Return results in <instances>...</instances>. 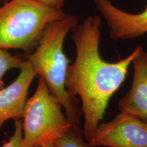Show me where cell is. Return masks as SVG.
<instances>
[{
  "mask_svg": "<svg viewBox=\"0 0 147 147\" xmlns=\"http://www.w3.org/2000/svg\"><path fill=\"white\" fill-rule=\"evenodd\" d=\"M101 23L100 16H91L72 29L76 59L67 67L65 78L67 90L81 100L82 132L88 142L104 119L110 98L125 80L134 59L143 49L138 47L117 62L104 60L99 49Z\"/></svg>",
  "mask_w": 147,
  "mask_h": 147,
  "instance_id": "6da1fadb",
  "label": "cell"
},
{
  "mask_svg": "<svg viewBox=\"0 0 147 147\" xmlns=\"http://www.w3.org/2000/svg\"><path fill=\"white\" fill-rule=\"evenodd\" d=\"M76 16L65 14L61 19L48 25L36 50L27 57L36 76L45 80L51 93L61 104L72 127L82 129V108L78 100L67 90L65 78L69 59L63 52V43L70 30L78 25Z\"/></svg>",
  "mask_w": 147,
  "mask_h": 147,
  "instance_id": "7a4b0ae2",
  "label": "cell"
},
{
  "mask_svg": "<svg viewBox=\"0 0 147 147\" xmlns=\"http://www.w3.org/2000/svg\"><path fill=\"white\" fill-rule=\"evenodd\" d=\"M65 16L36 0H10L0 7V48L29 51L48 25Z\"/></svg>",
  "mask_w": 147,
  "mask_h": 147,
  "instance_id": "3957f363",
  "label": "cell"
},
{
  "mask_svg": "<svg viewBox=\"0 0 147 147\" xmlns=\"http://www.w3.org/2000/svg\"><path fill=\"white\" fill-rule=\"evenodd\" d=\"M23 147L56 142L72 125L61 104L42 78L27 99L23 115Z\"/></svg>",
  "mask_w": 147,
  "mask_h": 147,
  "instance_id": "277c9868",
  "label": "cell"
},
{
  "mask_svg": "<svg viewBox=\"0 0 147 147\" xmlns=\"http://www.w3.org/2000/svg\"><path fill=\"white\" fill-rule=\"evenodd\" d=\"M91 147H147V123L124 113L113 120L100 123Z\"/></svg>",
  "mask_w": 147,
  "mask_h": 147,
  "instance_id": "5b68a950",
  "label": "cell"
},
{
  "mask_svg": "<svg viewBox=\"0 0 147 147\" xmlns=\"http://www.w3.org/2000/svg\"><path fill=\"white\" fill-rule=\"evenodd\" d=\"M94 2L107 23L112 40L134 39L147 33V6L141 13L130 14L117 8L109 0Z\"/></svg>",
  "mask_w": 147,
  "mask_h": 147,
  "instance_id": "8992f818",
  "label": "cell"
},
{
  "mask_svg": "<svg viewBox=\"0 0 147 147\" xmlns=\"http://www.w3.org/2000/svg\"><path fill=\"white\" fill-rule=\"evenodd\" d=\"M35 76L34 69L27 61L17 78L8 87L0 89V129L10 119L23 118L29 88Z\"/></svg>",
  "mask_w": 147,
  "mask_h": 147,
  "instance_id": "52a82bcc",
  "label": "cell"
},
{
  "mask_svg": "<svg viewBox=\"0 0 147 147\" xmlns=\"http://www.w3.org/2000/svg\"><path fill=\"white\" fill-rule=\"evenodd\" d=\"M131 87L119 102V110L147 123V52L142 49L134 59Z\"/></svg>",
  "mask_w": 147,
  "mask_h": 147,
  "instance_id": "ba28073f",
  "label": "cell"
},
{
  "mask_svg": "<svg viewBox=\"0 0 147 147\" xmlns=\"http://www.w3.org/2000/svg\"><path fill=\"white\" fill-rule=\"evenodd\" d=\"M27 61H23L12 55L7 50L0 48V89L3 87V78L6 72L12 69H21L27 65Z\"/></svg>",
  "mask_w": 147,
  "mask_h": 147,
  "instance_id": "9c48e42d",
  "label": "cell"
},
{
  "mask_svg": "<svg viewBox=\"0 0 147 147\" xmlns=\"http://www.w3.org/2000/svg\"><path fill=\"white\" fill-rule=\"evenodd\" d=\"M82 129L71 127L56 141L57 147H91L84 141Z\"/></svg>",
  "mask_w": 147,
  "mask_h": 147,
  "instance_id": "30bf717a",
  "label": "cell"
},
{
  "mask_svg": "<svg viewBox=\"0 0 147 147\" xmlns=\"http://www.w3.org/2000/svg\"><path fill=\"white\" fill-rule=\"evenodd\" d=\"M23 122L21 119L14 121V131L8 142L1 147H23Z\"/></svg>",
  "mask_w": 147,
  "mask_h": 147,
  "instance_id": "8fae6325",
  "label": "cell"
},
{
  "mask_svg": "<svg viewBox=\"0 0 147 147\" xmlns=\"http://www.w3.org/2000/svg\"><path fill=\"white\" fill-rule=\"evenodd\" d=\"M48 6L52 7L53 8L62 10L65 0H36Z\"/></svg>",
  "mask_w": 147,
  "mask_h": 147,
  "instance_id": "7c38bea8",
  "label": "cell"
},
{
  "mask_svg": "<svg viewBox=\"0 0 147 147\" xmlns=\"http://www.w3.org/2000/svg\"><path fill=\"white\" fill-rule=\"evenodd\" d=\"M32 147H57L55 142H49L45 143V144H42L40 145H37V146H32Z\"/></svg>",
  "mask_w": 147,
  "mask_h": 147,
  "instance_id": "4fadbf2b",
  "label": "cell"
}]
</instances>
